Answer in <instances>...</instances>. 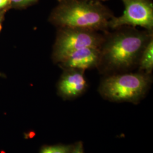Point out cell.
<instances>
[{
	"label": "cell",
	"instance_id": "3957f363",
	"mask_svg": "<svg viewBox=\"0 0 153 153\" xmlns=\"http://www.w3.org/2000/svg\"><path fill=\"white\" fill-rule=\"evenodd\" d=\"M152 81V74L143 71L114 74L104 76L98 91L111 102L137 104L146 95Z\"/></svg>",
	"mask_w": 153,
	"mask_h": 153
},
{
	"label": "cell",
	"instance_id": "9c48e42d",
	"mask_svg": "<svg viewBox=\"0 0 153 153\" xmlns=\"http://www.w3.org/2000/svg\"><path fill=\"white\" fill-rule=\"evenodd\" d=\"M73 145H55L43 146L40 153H71Z\"/></svg>",
	"mask_w": 153,
	"mask_h": 153
},
{
	"label": "cell",
	"instance_id": "8992f818",
	"mask_svg": "<svg viewBox=\"0 0 153 153\" xmlns=\"http://www.w3.org/2000/svg\"><path fill=\"white\" fill-rule=\"evenodd\" d=\"M57 84L58 95L64 100L76 98L82 95L88 88L83 70L65 69Z\"/></svg>",
	"mask_w": 153,
	"mask_h": 153
},
{
	"label": "cell",
	"instance_id": "52a82bcc",
	"mask_svg": "<svg viewBox=\"0 0 153 153\" xmlns=\"http://www.w3.org/2000/svg\"><path fill=\"white\" fill-rule=\"evenodd\" d=\"M100 57V48L86 47L71 52L57 64L62 69H77L85 71L97 68Z\"/></svg>",
	"mask_w": 153,
	"mask_h": 153
},
{
	"label": "cell",
	"instance_id": "5b68a950",
	"mask_svg": "<svg viewBox=\"0 0 153 153\" xmlns=\"http://www.w3.org/2000/svg\"><path fill=\"white\" fill-rule=\"evenodd\" d=\"M124 10L120 16H113L109 22V29L124 26H140L150 33L153 31L152 0H121Z\"/></svg>",
	"mask_w": 153,
	"mask_h": 153
},
{
	"label": "cell",
	"instance_id": "ba28073f",
	"mask_svg": "<svg viewBox=\"0 0 153 153\" xmlns=\"http://www.w3.org/2000/svg\"><path fill=\"white\" fill-rule=\"evenodd\" d=\"M138 71L152 74L153 70V38L148 43L140 56Z\"/></svg>",
	"mask_w": 153,
	"mask_h": 153
},
{
	"label": "cell",
	"instance_id": "30bf717a",
	"mask_svg": "<svg viewBox=\"0 0 153 153\" xmlns=\"http://www.w3.org/2000/svg\"><path fill=\"white\" fill-rule=\"evenodd\" d=\"M39 0H10V7L16 9H24L33 5ZM59 1V0H57Z\"/></svg>",
	"mask_w": 153,
	"mask_h": 153
},
{
	"label": "cell",
	"instance_id": "4fadbf2b",
	"mask_svg": "<svg viewBox=\"0 0 153 153\" xmlns=\"http://www.w3.org/2000/svg\"><path fill=\"white\" fill-rule=\"evenodd\" d=\"M7 10L8 9H5V10L0 11V32L2 28V23L4 20L6 11H7Z\"/></svg>",
	"mask_w": 153,
	"mask_h": 153
},
{
	"label": "cell",
	"instance_id": "9a60e30c",
	"mask_svg": "<svg viewBox=\"0 0 153 153\" xmlns=\"http://www.w3.org/2000/svg\"><path fill=\"white\" fill-rule=\"evenodd\" d=\"M100 1H107V0H99Z\"/></svg>",
	"mask_w": 153,
	"mask_h": 153
},
{
	"label": "cell",
	"instance_id": "7c38bea8",
	"mask_svg": "<svg viewBox=\"0 0 153 153\" xmlns=\"http://www.w3.org/2000/svg\"><path fill=\"white\" fill-rule=\"evenodd\" d=\"M10 7V0H0V11L9 9Z\"/></svg>",
	"mask_w": 153,
	"mask_h": 153
},
{
	"label": "cell",
	"instance_id": "6da1fadb",
	"mask_svg": "<svg viewBox=\"0 0 153 153\" xmlns=\"http://www.w3.org/2000/svg\"><path fill=\"white\" fill-rule=\"evenodd\" d=\"M104 33L97 69L104 76L125 73L138 68L142 51L153 38V33L124 26Z\"/></svg>",
	"mask_w": 153,
	"mask_h": 153
},
{
	"label": "cell",
	"instance_id": "277c9868",
	"mask_svg": "<svg viewBox=\"0 0 153 153\" xmlns=\"http://www.w3.org/2000/svg\"><path fill=\"white\" fill-rule=\"evenodd\" d=\"M104 33L81 28H57L52 59L58 64L63 58L78 49L86 47L100 48L104 41Z\"/></svg>",
	"mask_w": 153,
	"mask_h": 153
},
{
	"label": "cell",
	"instance_id": "8fae6325",
	"mask_svg": "<svg viewBox=\"0 0 153 153\" xmlns=\"http://www.w3.org/2000/svg\"><path fill=\"white\" fill-rule=\"evenodd\" d=\"M71 153H84L82 142H77L76 144L73 145V148Z\"/></svg>",
	"mask_w": 153,
	"mask_h": 153
},
{
	"label": "cell",
	"instance_id": "5bb4252c",
	"mask_svg": "<svg viewBox=\"0 0 153 153\" xmlns=\"http://www.w3.org/2000/svg\"><path fill=\"white\" fill-rule=\"evenodd\" d=\"M0 76L1 77H5V74H3V73L0 72Z\"/></svg>",
	"mask_w": 153,
	"mask_h": 153
},
{
	"label": "cell",
	"instance_id": "7a4b0ae2",
	"mask_svg": "<svg viewBox=\"0 0 153 153\" xmlns=\"http://www.w3.org/2000/svg\"><path fill=\"white\" fill-rule=\"evenodd\" d=\"M49 21L57 28H81L103 33L109 31L112 11L99 0H59Z\"/></svg>",
	"mask_w": 153,
	"mask_h": 153
}]
</instances>
